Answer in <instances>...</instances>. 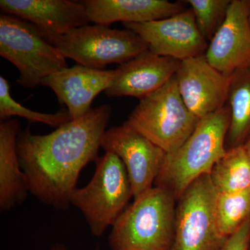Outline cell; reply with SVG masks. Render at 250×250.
<instances>
[{"label":"cell","instance_id":"1","mask_svg":"<svg viewBox=\"0 0 250 250\" xmlns=\"http://www.w3.org/2000/svg\"><path fill=\"white\" fill-rule=\"evenodd\" d=\"M111 107L92 108L47 135L31 134L28 126L18 135L20 164L29 192L54 209L66 210L80 172L98 159L102 139L111 116Z\"/></svg>","mask_w":250,"mask_h":250},{"label":"cell","instance_id":"2","mask_svg":"<svg viewBox=\"0 0 250 250\" xmlns=\"http://www.w3.org/2000/svg\"><path fill=\"white\" fill-rule=\"evenodd\" d=\"M231 121L228 104L200 120L193 132L177 150L166 156L156 178V187L166 188L179 199L199 177L210 174L226 152L225 141Z\"/></svg>","mask_w":250,"mask_h":250},{"label":"cell","instance_id":"3","mask_svg":"<svg viewBox=\"0 0 250 250\" xmlns=\"http://www.w3.org/2000/svg\"><path fill=\"white\" fill-rule=\"evenodd\" d=\"M175 199L170 190L156 186L135 199L112 226L111 250H172Z\"/></svg>","mask_w":250,"mask_h":250},{"label":"cell","instance_id":"4","mask_svg":"<svg viewBox=\"0 0 250 250\" xmlns=\"http://www.w3.org/2000/svg\"><path fill=\"white\" fill-rule=\"evenodd\" d=\"M200 120L184 103L174 75L159 89L140 100L126 123L168 155L188 139Z\"/></svg>","mask_w":250,"mask_h":250},{"label":"cell","instance_id":"5","mask_svg":"<svg viewBox=\"0 0 250 250\" xmlns=\"http://www.w3.org/2000/svg\"><path fill=\"white\" fill-rule=\"evenodd\" d=\"M0 55L17 67V82L34 88L67 68L66 58L42 36L39 28L14 15H0Z\"/></svg>","mask_w":250,"mask_h":250},{"label":"cell","instance_id":"6","mask_svg":"<svg viewBox=\"0 0 250 250\" xmlns=\"http://www.w3.org/2000/svg\"><path fill=\"white\" fill-rule=\"evenodd\" d=\"M133 197L126 167L121 159L106 152L96 160V169L89 183L72 193L71 205L81 210L94 236H103L113 226Z\"/></svg>","mask_w":250,"mask_h":250},{"label":"cell","instance_id":"7","mask_svg":"<svg viewBox=\"0 0 250 250\" xmlns=\"http://www.w3.org/2000/svg\"><path fill=\"white\" fill-rule=\"evenodd\" d=\"M42 36L65 58L98 70L108 64L121 65L149 50L147 44L134 31L99 24L75 28L62 35Z\"/></svg>","mask_w":250,"mask_h":250},{"label":"cell","instance_id":"8","mask_svg":"<svg viewBox=\"0 0 250 250\" xmlns=\"http://www.w3.org/2000/svg\"><path fill=\"white\" fill-rule=\"evenodd\" d=\"M217 192L209 174L192 182L179 197L171 250H220L227 238L219 232Z\"/></svg>","mask_w":250,"mask_h":250},{"label":"cell","instance_id":"9","mask_svg":"<svg viewBox=\"0 0 250 250\" xmlns=\"http://www.w3.org/2000/svg\"><path fill=\"white\" fill-rule=\"evenodd\" d=\"M101 147L116 154L126 167L135 199L149 189L160 173L167 154L125 122L106 130Z\"/></svg>","mask_w":250,"mask_h":250},{"label":"cell","instance_id":"10","mask_svg":"<svg viewBox=\"0 0 250 250\" xmlns=\"http://www.w3.org/2000/svg\"><path fill=\"white\" fill-rule=\"evenodd\" d=\"M156 55L182 61L205 55L208 42L200 34L192 9L171 17L143 23H123Z\"/></svg>","mask_w":250,"mask_h":250},{"label":"cell","instance_id":"11","mask_svg":"<svg viewBox=\"0 0 250 250\" xmlns=\"http://www.w3.org/2000/svg\"><path fill=\"white\" fill-rule=\"evenodd\" d=\"M175 77L184 103L199 119L228 104L229 79L211 66L205 54L180 62Z\"/></svg>","mask_w":250,"mask_h":250},{"label":"cell","instance_id":"12","mask_svg":"<svg viewBox=\"0 0 250 250\" xmlns=\"http://www.w3.org/2000/svg\"><path fill=\"white\" fill-rule=\"evenodd\" d=\"M250 0H231L206 52L207 62L226 77L250 65Z\"/></svg>","mask_w":250,"mask_h":250},{"label":"cell","instance_id":"13","mask_svg":"<svg viewBox=\"0 0 250 250\" xmlns=\"http://www.w3.org/2000/svg\"><path fill=\"white\" fill-rule=\"evenodd\" d=\"M180 61L147 50L116 69V78L105 90L111 98H146L165 85L177 73Z\"/></svg>","mask_w":250,"mask_h":250},{"label":"cell","instance_id":"14","mask_svg":"<svg viewBox=\"0 0 250 250\" xmlns=\"http://www.w3.org/2000/svg\"><path fill=\"white\" fill-rule=\"evenodd\" d=\"M116 75V69L98 70L77 64L47 77L41 85L53 90L72 120H76L91 109L93 100L107 89Z\"/></svg>","mask_w":250,"mask_h":250},{"label":"cell","instance_id":"15","mask_svg":"<svg viewBox=\"0 0 250 250\" xmlns=\"http://www.w3.org/2000/svg\"><path fill=\"white\" fill-rule=\"evenodd\" d=\"M4 14L14 15L39 28L42 36L62 35L90 22L80 1L1 0Z\"/></svg>","mask_w":250,"mask_h":250},{"label":"cell","instance_id":"16","mask_svg":"<svg viewBox=\"0 0 250 250\" xmlns=\"http://www.w3.org/2000/svg\"><path fill=\"white\" fill-rule=\"evenodd\" d=\"M90 22L109 27L112 23L159 21L184 11L182 2L167 0H83Z\"/></svg>","mask_w":250,"mask_h":250},{"label":"cell","instance_id":"17","mask_svg":"<svg viewBox=\"0 0 250 250\" xmlns=\"http://www.w3.org/2000/svg\"><path fill=\"white\" fill-rule=\"evenodd\" d=\"M21 123L9 119L0 125V210L21 205L29 192L27 177L18 157L17 141Z\"/></svg>","mask_w":250,"mask_h":250},{"label":"cell","instance_id":"18","mask_svg":"<svg viewBox=\"0 0 250 250\" xmlns=\"http://www.w3.org/2000/svg\"><path fill=\"white\" fill-rule=\"evenodd\" d=\"M229 79L231 121L227 136L232 148L243 146L250 136V65L233 72Z\"/></svg>","mask_w":250,"mask_h":250},{"label":"cell","instance_id":"19","mask_svg":"<svg viewBox=\"0 0 250 250\" xmlns=\"http://www.w3.org/2000/svg\"><path fill=\"white\" fill-rule=\"evenodd\" d=\"M209 175L217 193H231L250 188V157L244 147L227 149Z\"/></svg>","mask_w":250,"mask_h":250},{"label":"cell","instance_id":"20","mask_svg":"<svg viewBox=\"0 0 250 250\" xmlns=\"http://www.w3.org/2000/svg\"><path fill=\"white\" fill-rule=\"evenodd\" d=\"M215 209L219 232L228 238L250 218V188L231 193H217Z\"/></svg>","mask_w":250,"mask_h":250},{"label":"cell","instance_id":"21","mask_svg":"<svg viewBox=\"0 0 250 250\" xmlns=\"http://www.w3.org/2000/svg\"><path fill=\"white\" fill-rule=\"evenodd\" d=\"M12 116L22 117L31 122L45 123L54 128L60 127L72 121L67 109L62 108L56 113H44L24 107L11 97L9 82L0 77V119L4 122Z\"/></svg>","mask_w":250,"mask_h":250},{"label":"cell","instance_id":"22","mask_svg":"<svg viewBox=\"0 0 250 250\" xmlns=\"http://www.w3.org/2000/svg\"><path fill=\"white\" fill-rule=\"evenodd\" d=\"M200 34L208 42L213 39L226 18L231 0H188Z\"/></svg>","mask_w":250,"mask_h":250},{"label":"cell","instance_id":"23","mask_svg":"<svg viewBox=\"0 0 250 250\" xmlns=\"http://www.w3.org/2000/svg\"><path fill=\"white\" fill-rule=\"evenodd\" d=\"M250 246V218L227 238L220 250H249Z\"/></svg>","mask_w":250,"mask_h":250},{"label":"cell","instance_id":"24","mask_svg":"<svg viewBox=\"0 0 250 250\" xmlns=\"http://www.w3.org/2000/svg\"><path fill=\"white\" fill-rule=\"evenodd\" d=\"M52 250H67V248H65L64 245L61 244V243H57V244L53 246V248H52ZM94 250H100V247H99L98 245Z\"/></svg>","mask_w":250,"mask_h":250},{"label":"cell","instance_id":"25","mask_svg":"<svg viewBox=\"0 0 250 250\" xmlns=\"http://www.w3.org/2000/svg\"><path fill=\"white\" fill-rule=\"evenodd\" d=\"M243 147H244L247 153H248V155H249L250 157V136L248 138V139L247 140L246 143L243 145Z\"/></svg>","mask_w":250,"mask_h":250},{"label":"cell","instance_id":"26","mask_svg":"<svg viewBox=\"0 0 250 250\" xmlns=\"http://www.w3.org/2000/svg\"><path fill=\"white\" fill-rule=\"evenodd\" d=\"M249 22H250V14H249Z\"/></svg>","mask_w":250,"mask_h":250}]
</instances>
